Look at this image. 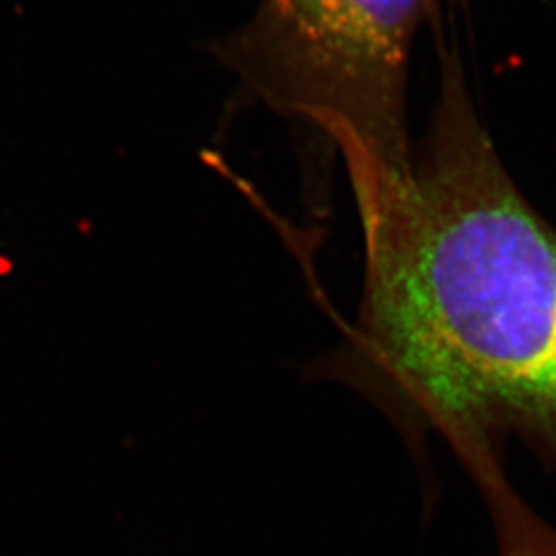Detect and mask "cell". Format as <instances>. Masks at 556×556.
Returning <instances> with one entry per match:
<instances>
[{
	"mask_svg": "<svg viewBox=\"0 0 556 556\" xmlns=\"http://www.w3.org/2000/svg\"><path fill=\"white\" fill-rule=\"evenodd\" d=\"M355 202L363 291L326 371L406 438L438 433L457 459L517 439L556 472V227L503 165L456 52L410 174Z\"/></svg>",
	"mask_w": 556,
	"mask_h": 556,
	"instance_id": "6da1fadb",
	"label": "cell"
},
{
	"mask_svg": "<svg viewBox=\"0 0 556 556\" xmlns=\"http://www.w3.org/2000/svg\"><path fill=\"white\" fill-rule=\"evenodd\" d=\"M433 9L435 0H260L208 50L248 103L324 135L358 199L413 169L408 73Z\"/></svg>",
	"mask_w": 556,
	"mask_h": 556,
	"instance_id": "7a4b0ae2",
	"label": "cell"
},
{
	"mask_svg": "<svg viewBox=\"0 0 556 556\" xmlns=\"http://www.w3.org/2000/svg\"><path fill=\"white\" fill-rule=\"evenodd\" d=\"M462 464L484 501L495 532V556H556V528L517 493L501 457L477 454Z\"/></svg>",
	"mask_w": 556,
	"mask_h": 556,
	"instance_id": "3957f363",
	"label": "cell"
}]
</instances>
